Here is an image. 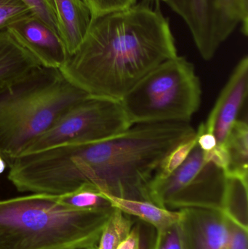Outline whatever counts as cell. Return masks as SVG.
<instances>
[{"instance_id": "obj_1", "label": "cell", "mask_w": 248, "mask_h": 249, "mask_svg": "<svg viewBox=\"0 0 248 249\" xmlns=\"http://www.w3.org/2000/svg\"><path fill=\"white\" fill-rule=\"evenodd\" d=\"M195 134L189 123L135 124L105 140L54 146L41 154V181L56 196L90 184L105 195L150 202L149 184L164 158Z\"/></svg>"}, {"instance_id": "obj_2", "label": "cell", "mask_w": 248, "mask_h": 249, "mask_svg": "<svg viewBox=\"0 0 248 249\" xmlns=\"http://www.w3.org/2000/svg\"><path fill=\"white\" fill-rule=\"evenodd\" d=\"M177 55L159 2L142 1L92 19L83 42L60 70L89 96L121 101L150 71Z\"/></svg>"}, {"instance_id": "obj_3", "label": "cell", "mask_w": 248, "mask_h": 249, "mask_svg": "<svg viewBox=\"0 0 248 249\" xmlns=\"http://www.w3.org/2000/svg\"><path fill=\"white\" fill-rule=\"evenodd\" d=\"M115 207L77 209L59 196L0 200V249H85L96 246Z\"/></svg>"}, {"instance_id": "obj_4", "label": "cell", "mask_w": 248, "mask_h": 249, "mask_svg": "<svg viewBox=\"0 0 248 249\" xmlns=\"http://www.w3.org/2000/svg\"><path fill=\"white\" fill-rule=\"evenodd\" d=\"M89 95L56 69L40 67L0 93V155L5 162L24 149Z\"/></svg>"}, {"instance_id": "obj_5", "label": "cell", "mask_w": 248, "mask_h": 249, "mask_svg": "<svg viewBox=\"0 0 248 249\" xmlns=\"http://www.w3.org/2000/svg\"><path fill=\"white\" fill-rule=\"evenodd\" d=\"M201 97L195 67L177 55L150 71L120 102L132 124L189 123L199 109Z\"/></svg>"}, {"instance_id": "obj_6", "label": "cell", "mask_w": 248, "mask_h": 249, "mask_svg": "<svg viewBox=\"0 0 248 249\" xmlns=\"http://www.w3.org/2000/svg\"><path fill=\"white\" fill-rule=\"evenodd\" d=\"M227 176L205 159L198 142L186 160L168 177L153 178L148 187L150 202L168 210L208 209L223 211Z\"/></svg>"}, {"instance_id": "obj_7", "label": "cell", "mask_w": 248, "mask_h": 249, "mask_svg": "<svg viewBox=\"0 0 248 249\" xmlns=\"http://www.w3.org/2000/svg\"><path fill=\"white\" fill-rule=\"evenodd\" d=\"M131 125L120 101L88 96L61 115L20 155L66 143L105 140L122 133Z\"/></svg>"}, {"instance_id": "obj_8", "label": "cell", "mask_w": 248, "mask_h": 249, "mask_svg": "<svg viewBox=\"0 0 248 249\" xmlns=\"http://www.w3.org/2000/svg\"><path fill=\"white\" fill-rule=\"evenodd\" d=\"M248 92V57L246 55L233 70L206 122L203 123L205 129L215 136L218 148L224 149L229 132L237 120Z\"/></svg>"}, {"instance_id": "obj_9", "label": "cell", "mask_w": 248, "mask_h": 249, "mask_svg": "<svg viewBox=\"0 0 248 249\" xmlns=\"http://www.w3.org/2000/svg\"><path fill=\"white\" fill-rule=\"evenodd\" d=\"M179 227L183 249H224L230 237V219L222 211L184 209Z\"/></svg>"}, {"instance_id": "obj_10", "label": "cell", "mask_w": 248, "mask_h": 249, "mask_svg": "<svg viewBox=\"0 0 248 249\" xmlns=\"http://www.w3.org/2000/svg\"><path fill=\"white\" fill-rule=\"evenodd\" d=\"M167 4L186 22L202 58L212 59L221 45L217 36L214 0H169Z\"/></svg>"}, {"instance_id": "obj_11", "label": "cell", "mask_w": 248, "mask_h": 249, "mask_svg": "<svg viewBox=\"0 0 248 249\" xmlns=\"http://www.w3.org/2000/svg\"><path fill=\"white\" fill-rule=\"evenodd\" d=\"M9 28L18 35L42 67L60 70L65 64L68 55L61 38L34 16Z\"/></svg>"}, {"instance_id": "obj_12", "label": "cell", "mask_w": 248, "mask_h": 249, "mask_svg": "<svg viewBox=\"0 0 248 249\" xmlns=\"http://www.w3.org/2000/svg\"><path fill=\"white\" fill-rule=\"evenodd\" d=\"M42 67L14 31L0 32V93Z\"/></svg>"}, {"instance_id": "obj_13", "label": "cell", "mask_w": 248, "mask_h": 249, "mask_svg": "<svg viewBox=\"0 0 248 249\" xmlns=\"http://www.w3.org/2000/svg\"><path fill=\"white\" fill-rule=\"evenodd\" d=\"M52 1L56 14L58 35L69 57L83 42L90 24L91 16L82 0Z\"/></svg>"}, {"instance_id": "obj_14", "label": "cell", "mask_w": 248, "mask_h": 249, "mask_svg": "<svg viewBox=\"0 0 248 249\" xmlns=\"http://www.w3.org/2000/svg\"><path fill=\"white\" fill-rule=\"evenodd\" d=\"M105 195V194H104ZM113 207L125 214L138 218V220L152 226L157 232L164 231L179 222V211L163 209L146 200H131L105 195Z\"/></svg>"}, {"instance_id": "obj_15", "label": "cell", "mask_w": 248, "mask_h": 249, "mask_svg": "<svg viewBox=\"0 0 248 249\" xmlns=\"http://www.w3.org/2000/svg\"><path fill=\"white\" fill-rule=\"evenodd\" d=\"M227 152L226 176L248 178V125L237 120L229 132L224 143Z\"/></svg>"}, {"instance_id": "obj_16", "label": "cell", "mask_w": 248, "mask_h": 249, "mask_svg": "<svg viewBox=\"0 0 248 249\" xmlns=\"http://www.w3.org/2000/svg\"><path fill=\"white\" fill-rule=\"evenodd\" d=\"M215 26L220 43L227 40L236 28L240 26L245 36L248 33V13L240 0H214Z\"/></svg>"}, {"instance_id": "obj_17", "label": "cell", "mask_w": 248, "mask_h": 249, "mask_svg": "<svg viewBox=\"0 0 248 249\" xmlns=\"http://www.w3.org/2000/svg\"><path fill=\"white\" fill-rule=\"evenodd\" d=\"M248 178L227 176L223 211L234 223L248 230Z\"/></svg>"}, {"instance_id": "obj_18", "label": "cell", "mask_w": 248, "mask_h": 249, "mask_svg": "<svg viewBox=\"0 0 248 249\" xmlns=\"http://www.w3.org/2000/svg\"><path fill=\"white\" fill-rule=\"evenodd\" d=\"M134 223L132 216L115 208L100 235L97 249H116L128 236Z\"/></svg>"}, {"instance_id": "obj_19", "label": "cell", "mask_w": 248, "mask_h": 249, "mask_svg": "<svg viewBox=\"0 0 248 249\" xmlns=\"http://www.w3.org/2000/svg\"><path fill=\"white\" fill-rule=\"evenodd\" d=\"M61 203L77 209H100L112 207L103 193L94 186L84 184L71 193L59 196Z\"/></svg>"}, {"instance_id": "obj_20", "label": "cell", "mask_w": 248, "mask_h": 249, "mask_svg": "<svg viewBox=\"0 0 248 249\" xmlns=\"http://www.w3.org/2000/svg\"><path fill=\"white\" fill-rule=\"evenodd\" d=\"M198 142L197 133L195 136L183 141L176 145L164 158L156 171L153 178L161 179L165 178L176 171L189 156Z\"/></svg>"}, {"instance_id": "obj_21", "label": "cell", "mask_w": 248, "mask_h": 249, "mask_svg": "<svg viewBox=\"0 0 248 249\" xmlns=\"http://www.w3.org/2000/svg\"><path fill=\"white\" fill-rule=\"evenodd\" d=\"M32 16V10L21 0H0V32Z\"/></svg>"}, {"instance_id": "obj_22", "label": "cell", "mask_w": 248, "mask_h": 249, "mask_svg": "<svg viewBox=\"0 0 248 249\" xmlns=\"http://www.w3.org/2000/svg\"><path fill=\"white\" fill-rule=\"evenodd\" d=\"M29 7L33 16L58 35L56 14L52 0H21ZM59 36V35H58Z\"/></svg>"}, {"instance_id": "obj_23", "label": "cell", "mask_w": 248, "mask_h": 249, "mask_svg": "<svg viewBox=\"0 0 248 249\" xmlns=\"http://www.w3.org/2000/svg\"><path fill=\"white\" fill-rule=\"evenodd\" d=\"M90 11L92 19L125 10L136 4L137 0H82Z\"/></svg>"}, {"instance_id": "obj_24", "label": "cell", "mask_w": 248, "mask_h": 249, "mask_svg": "<svg viewBox=\"0 0 248 249\" xmlns=\"http://www.w3.org/2000/svg\"><path fill=\"white\" fill-rule=\"evenodd\" d=\"M154 249H183L179 222L164 231L157 232Z\"/></svg>"}, {"instance_id": "obj_25", "label": "cell", "mask_w": 248, "mask_h": 249, "mask_svg": "<svg viewBox=\"0 0 248 249\" xmlns=\"http://www.w3.org/2000/svg\"><path fill=\"white\" fill-rule=\"evenodd\" d=\"M248 230L230 219V237L224 249H248Z\"/></svg>"}, {"instance_id": "obj_26", "label": "cell", "mask_w": 248, "mask_h": 249, "mask_svg": "<svg viewBox=\"0 0 248 249\" xmlns=\"http://www.w3.org/2000/svg\"><path fill=\"white\" fill-rule=\"evenodd\" d=\"M141 245V221L136 220L128 236L116 249H139Z\"/></svg>"}, {"instance_id": "obj_27", "label": "cell", "mask_w": 248, "mask_h": 249, "mask_svg": "<svg viewBox=\"0 0 248 249\" xmlns=\"http://www.w3.org/2000/svg\"><path fill=\"white\" fill-rule=\"evenodd\" d=\"M157 231L151 225L141 221V245L139 249H154Z\"/></svg>"}, {"instance_id": "obj_28", "label": "cell", "mask_w": 248, "mask_h": 249, "mask_svg": "<svg viewBox=\"0 0 248 249\" xmlns=\"http://www.w3.org/2000/svg\"><path fill=\"white\" fill-rule=\"evenodd\" d=\"M6 167H7V163H6L4 158L0 155V174L4 173V171H5Z\"/></svg>"}, {"instance_id": "obj_29", "label": "cell", "mask_w": 248, "mask_h": 249, "mask_svg": "<svg viewBox=\"0 0 248 249\" xmlns=\"http://www.w3.org/2000/svg\"><path fill=\"white\" fill-rule=\"evenodd\" d=\"M240 2H241L243 10L248 13V0H240Z\"/></svg>"}, {"instance_id": "obj_30", "label": "cell", "mask_w": 248, "mask_h": 249, "mask_svg": "<svg viewBox=\"0 0 248 249\" xmlns=\"http://www.w3.org/2000/svg\"><path fill=\"white\" fill-rule=\"evenodd\" d=\"M85 249H97V245L93 246V247H89V248Z\"/></svg>"}, {"instance_id": "obj_31", "label": "cell", "mask_w": 248, "mask_h": 249, "mask_svg": "<svg viewBox=\"0 0 248 249\" xmlns=\"http://www.w3.org/2000/svg\"><path fill=\"white\" fill-rule=\"evenodd\" d=\"M154 1H163V2L166 3V4H167V1H169V0H154Z\"/></svg>"}]
</instances>
